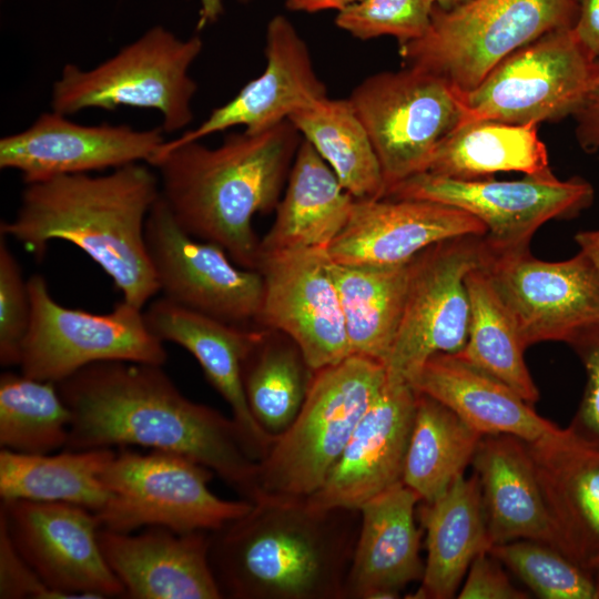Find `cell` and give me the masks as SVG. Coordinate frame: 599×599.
<instances>
[{
  "label": "cell",
  "mask_w": 599,
  "mask_h": 599,
  "mask_svg": "<svg viewBox=\"0 0 599 599\" xmlns=\"http://www.w3.org/2000/svg\"><path fill=\"white\" fill-rule=\"evenodd\" d=\"M71 413L70 450L141 446L211 469L243 499L260 498L258 463L233 418L185 397L160 365L104 361L57 383Z\"/></svg>",
  "instance_id": "6da1fadb"
},
{
  "label": "cell",
  "mask_w": 599,
  "mask_h": 599,
  "mask_svg": "<svg viewBox=\"0 0 599 599\" xmlns=\"http://www.w3.org/2000/svg\"><path fill=\"white\" fill-rule=\"evenodd\" d=\"M302 140L286 120L260 132H232L215 148L163 143L148 164L158 170L161 196L186 233L256 271L260 240L252 220L275 211Z\"/></svg>",
  "instance_id": "7a4b0ae2"
},
{
  "label": "cell",
  "mask_w": 599,
  "mask_h": 599,
  "mask_svg": "<svg viewBox=\"0 0 599 599\" xmlns=\"http://www.w3.org/2000/svg\"><path fill=\"white\" fill-rule=\"evenodd\" d=\"M160 195L159 175L144 162L104 175H58L26 184L0 232L38 257L52 241L75 245L122 300L142 309L160 292L145 244L146 219Z\"/></svg>",
  "instance_id": "3957f363"
},
{
  "label": "cell",
  "mask_w": 599,
  "mask_h": 599,
  "mask_svg": "<svg viewBox=\"0 0 599 599\" xmlns=\"http://www.w3.org/2000/svg\"><path fill=\"white\" fill-rule=\"evenodd\" d=\"M359 509L262 498L210 531L209 560L222 598L344 599Z\"/></svg>",
  "instance_id": "277c9868"
},
{
  "label": "cell",
  "mask_w": 599,
  "mask_h": 599,
  "mask_svg": "<svg viewBox=\"0 0 599 599\" xmlns=\"http://www.w3.org/2000/svg\"><path fill=\"white\" fill-rule=\"evenodd\" d=\"M386 378L384 363L357 354L315 370L297 416L258 461V500L315 494Z\"/></svg>",
  "instance_id": "5b68a950"
},
{
  "label": "cell",
  "mask_w": 599,
  "mask_h": 599,
  "mask_svg": "<svg viewBox=\"0 0 599 599\" xmlns=\"http://www.w3.org/2000/svg\"><path fill=\"white\" fill-rule=\"evenodd\" d=\"M202 50L199 35L184 40L153 27L90 70L65 64L52 88V111L71 115L91 108L153 109L161 113L165 133L180 131L194 118L197 84L189 71Z\"/></svg>",
  "instance_id": "8992f818"
},
{
  "label": "cell",
  "mask_w": 599,
  "mask_h": 599,
  "mask_svg": "<svg viewBox=\"0 0 599 599\" xmlns=\"http://www.w3.org/2000/svg\"><path fill=\"white\" fill-rule=\"evenodd\" d=\"M577 12L576 0H469L450 10L436 4L426 33L398 51L405 67L470 90L516 50L573 28Z\"/></svg>",
  "instance_id": "52a82bcc"
},
{
  "label": "cell",
  "mask_w": 599,
  "mask_h": 599,
  "mask_svg": "<svg viewBox=\"0 0 599 599\" xmlns=\"http://www.w3.org/2000/svg\"><path fill=\"white\" fill-rule=\"evenodd\" d=\"M214 473L179 454L152 450L115 453L101 474L111 493L106 507L95 514L100 527L132 532L164 527L176 532L213 531L251 510L253 502L225 500L209 483Z\"/></svg>",
  "instance_id": "ba28073f"
},
{
  "label": "cell",
  "mask_w": 599,
  "mask_h": 599,
  "mask_svg": "<svg viewBox=\"0 0 599 599\" xmlns=\"http://www.w3.org/2000/svg\"><path fill=\"white\" fill-rule=\"evenodd\" d=\"M28 284L31 321L21 349L22 374L57 384L98 362H166L164 342L149 328L141 308L122 300L109 313H91L58 303L39 274Z\"/></svg>",
  "instance_id": "9c48e42d"
},
{
  "label": "cell",
  "mask_w": 599,
  "mask_h": 599,
  "mask_svg": "<svg viewBox=\"0 0 599 599\" xmlns=\"http://www.w3.org/2000/svg\"><path fill=\"white\" fill-rule=\"evenodd\" d=\"M595 63L573 28L548 32L500 61L477 87H454L460 110L457 128L483 120L538 125L572 116Z\"/></svg>",
  "instance_id": "30bf717a"
},
{
  "label": "cell",
  "mask_w": 599,
  "mask_h": 599,
  "mask_svg": "<svg viewBox=\"0 0 599 599\" xmlns=\"http://www.w3.org/2000/svg\"><path fill=\"white\" fill-rule=\"evenodd\" d=\"M347 99L372 141L385 193L426 172L436 146L460 119L455 88L415 67L372 74Z\"/></svg>",
  "instance_id": "8fae6325"
},
{
  "label": "cell",
  "mask_w": 599,
  "mask_h": 599,
  "mask_svg": "<svg viewBox=\"0 0 599 599\" xmlns=\"http://www.w3.org/2000/svg\"><path fill=\"white\" fill-rule=\"evenodd\" d=\"M383 197L460 209L486 226L481 236L486 252L501 254L528 250L536 231L548 221L578 216L593 203L595 190L581 177L559 180L552 171L514 181H468L424 172L395 184Z\"/></svg>",
  "instance_id": "7c38bea8"
},
{
  "label": "cell",
  "mask_w": 599,
  "mask_h": 599,
  "mask_svg": "<svg viewBox=\"0 0 599 599\" xmlns=\"http://www.w3.org/2000/svg\"><path fill=\"white\" fill-rule=\"evenodd\" d=\"M481 236H460L422 251L409 263V281L398 331L385 364L387 377L410 384L435 354H457L468 338V273L481 267Z\"/></svg>",
  "instance_id": "4fadbf2b"
},
{
  "label": "cell",
  "mask_w": 599,
  "mask_h": 599,
  "mask_svg": "<svg viewBox=\"0 0 599 599\" xmlns=\"http://www.w3.org/2000/svg\"><path fill=\"white\" fill-rule=\"evenodd\" d=\"M145 244L163 297L226 324L256 326L261 273L235 264L220 245L186 233L161 195L146 219Z\"/></svg>",
  "instance_id": "5bb4252c"
},
{
  "label": "cell",
  "mask_w": 599,
  "mask_h": 599,
  "mask_svg": "<svg viewBox=\"0 0 599 599\" xmlns=\"http://www.w3.org/2000/svg\"><path fill=\"white\" fill-rule=\"evenodd\" d=\"M481 268L526 348L547 341L570 345L599 324V271L581 251L565 261L547 262L534 257L529 248L501 254L485 250Z\"/></svg>",
  "instance_id": "9a60e30c"
},
{
  "label": "cell",
  "mask_w": 599,
  "mask_h": 599,
  "mask_svg": "<svg viewBox=\"0 0 599 599\" xmlns=\"http://www.w3.org/2000/svg\"><path fill=\"white\" fill-rule=\"evenodd\" d=\"M0 524L20 556L63 599L125 596L102 554L94 512L67 502L1 499Z\"/></svg>",
  "instance_id": "2e32d148"
},
{
  "label": "cell",
  "mask_w": 599,
  "mask_h": 599,
  "mask_svg": "<svg viewBox=\"0 0 599 599\" xmlns=\"http://www.w3.org/2000/svg\"><path fill=\"white\" fill-rule=\"evenodd\" d=\"M263 297L256 327L288 336L317 370L352 355L327 250L260 253Z\"/></svg>",
  "instance_id": "e0dca14e"
},
{
  "label": "cell",
  "mask_w": 599,
  "mask_h": 599,
  "mask_svg": "<svg viewBox=\"0 0 599 599\" xmlns=\"http://www.w3.org/2000/svg\"><path fill=\"white\" fill-rule=\"evenodd\" d=\"M55 111L26 130L1 138L0 167L18 171L26 184L58 175L118 169L149 161L166 141L162 126L82 125Z\"/></svg>",
  "instance_id": "ac0fdd59"
},
{
  "label": "cell",
  "mask_w": 599,
  "mask_h": 599,
  "mask_svg": "<svg viewBox=\"0 0 599 599\" xmlns=\"http://www.w3.org/2000/svg\"><path fill=\"white\" fill-rule=\"evenodd\" d=\"M416 399L417 392L408 382L387 377L323 486L307 502L317 508L359 509L402 481Z\"/></svg>",
  "instance_id": "d6986e66"
},
{
  "label": "cell",
  "mask_w": 599,
  "mask_h": 599,
  "mask_svg": "<svg viewBox=\"0 0 599 599\" xmlns=\"http://www.w3.org/2000/svg\"><path fill=\"white\" fill-rule=\"evenodd\" d=\"M485 234L478 219L446 204L417 199L355 200L327 253L341 264L400 265L438 242Z\"/></svg>",
  "instance_id": "ffe728a7"
},
{
  "label": "cell",
  "mask_w": 599,
  "mask_h": 599,
  "mask_svg": "<svg viewBox=\"0 0 599 599\" xmlns=\"http://www.w3.org/2000/svg\"><path fill=\"white\" fill-rule=\"evenodd\" d=\"M264 53L266 65L258 77L232 100L214 109L199 126L166 140L164 145L201 141L234 126L260 132L327 97L306 42L286 17L278 14L268 22Z\"/></svg>",
  "instance_id": "44dd1931"
},
{
  "label": "cell",
  "mask_w": 599,
  "mask_h": 599,
  "mask_svg": "<svg viewBox=\"0 0 599 599\" xmlns=\"http://www.w3.org/2000/svg\"><path fill=\"white\" fill-rule=\"evenodd\" d=\"M98 539L129 598H222L209 560L210 531L148 527L133 535L100 527Z\"/></svg>",
  "instance_id": "7402d4cb"
},
{
  "label": "cell",
  "mask_w": 599,
  "mask_h": 599,
  "mask_svg": "<svg viewBox=\"0 0 599 599\" xmlns=\"http://www.w3.org/2000/svg\"><path fill=\"white\" fill-rule=\"evenodd\" d=\"M527 444L559 550L599 570V450L559 427Z\"/></svg>",
  "instance_id": "603a6c76"
},
{
  "label": "cell",
  "mask_w": 599,
  "mask_h": 599,
  "mask_svg": "<svg viewBox=\"0 0 599 599\" xmlns=\"http://www.w3.org/2000/svg\"><path fill=\"white\" fill-rule=\"evenodd\" d=\"M144 318L162 342H172L189 351L205 377L229 404L247 451L257 463L270 449L274 437L266 434L252 416L243 386V361L258 327H240L191 311L172 301L152 300Z\"/></svg>",
  "instance_id": "cb8c5ba5"
},
{
  "label": "cell",
  "mask_w": 599,
  "mask_h": 599,
  "mask_svg": "<svg viewBox=\"0 0 599 599\" xmlns=\"http://www.w3.org/2000/svg\"><path fill=\"white\" fill-rule=\"evenodd\" d=\"M419 496L403 481L359 507L361 526L344 599L398 598L425 569L415 522Z\"/></svg>",
  "instance_id": "d4e9b609"
},
{
  "label": "cell",
  "mask_w": 599,
  "mask_h": 599,
  "mask_svg": "<svg viewBox=\"0 0 599 599\" xmlns=\"http://www.w3.org/2000/svg\"><path fill=\"white\" fill-rule=\"evenodd\" d=\"M471 464L493 546L529 539L559 550L527 441L509 434L484 435Z\"/></svg>",
  "instance_id": "484cf974"
},
{
  "label": "cell",
  "mask_w": 599,
  "mask_h": 599,
  "mask_svg": "<svg viewBox=\"0 0 599 599\" xmlns=\"http://www.w3.org/2000/svg\"><path fill=\"white\" fill-rule=\"evenodd\" d=\"M410 385L449 407L483 435L509 434L532 443L558 428L509 386L455 354L429 357Z\"/></svg>",
  "instance_id": "4316f807"
},
{
  "label": "cell",
  "mask_w": 599,
  "mask_h": 599,
  "mask_svg": "<svg viewBox=\"0 0 599 599\" xmlns=\"http://www.w3.org/2000/svg\"><path fill=\"white\" fill-rule=\"evenodd\" d=\"M417 512L426 531L427 559L412 598H454L473 560L493 547L477 475L459 476L435 500L420 501Z\"/></svg>",
  "instance_id": "83f0119b"
},
{
  "label": "cell",
  "mask_w": 599,
  "mask_h": 599,
  "mask_svg": "<svg viewBox=\"0 0 599 599\" xmlns=\"http://www.w3.org/2000/svg\"><path fill=\"white\" fill-rule=\"evenodd\" d=\"M355 199L313 145L302 140L275 220L260 240V253L328 250L346 225Z\"/></svg>",
  "instance_id": "f1b7e54d"
},
{
  "label": "cell",
  "mask_w": 599,
  "mask_h": 599,
  "mask_svg": "<svg viewBox=\"0 0 599 599\" xmlns=\"http://www.w3.org/2000/svg\"><path fill=\"white\" fill-rule=\"evenodd\" d=\"M115 453L111 448L50 454L0 451L1 499L67 502L94 514L111 499L101 474Z\"/></svg>",
  "instance_id": "f546056e"
},
{
  "label": "cell",
  "mask_w": 599,
  "mask_h": 599,
  "mask_svg": "<svg viewBox=\"0 0 599 599\" xmlns=\"http://www.w3.org/2000/svg\"><path fill=\"white\" fill-rule=\"evenodd\" d=\"M507 171H551L537 124L483 120L456 128L436 146L426 172L470 181Z\"/></svg>",
  "instance_id": "4dcf8cb0"
},
{
  "label": "cell",
  "mask_w": 599,
  "mask_h": 599,
  "mask_svg": "<svg viewBox=\"0 0 599 599\" xmlns=\"http://www.w3.org/2000/svg\"><path fill=\"white\" fill-rule=\"evenodd\" d=\"M409 263L352 265L331 260L352 354L386 364L405 306Z\"/></svg>",
  "instance_id": "1f68e13d"
},
{
  "label": "cell",
  "mask_w": 599,
  "mask_h": 599,
  "mask_svg": "<svg viewBox=\"0 0 599 599\" xmlns=\"http://www.w3.org/2000/svg\"><path fill=\"white\" fill-rule=\"evenodd\" d=\"M483 436L449 407L417 392L402 481L420 501L435 500L464 475Z\"/></svg>",
  "instance_id": "d6a6232c"
},
{
  "label": "cell",
  "mask_w": 599,
  "mask_h": 599,
  "mask_svg": "<svg viewBox=\"0 0 599 599\" xmlns=\"http://www.w3.org/2000/svg\"><path fill=\"white\" fill-rule=\"evenodd\" d=\"M314 372L288 336L258 327L244 357L242 376L250 412L266 434L275 438L292 424Z\"/></svg>",
  "instance_id": "836d02e7"
},
{
  "label": "cell",
  "mask_w": 599,
  "mask_h": 599,
  "mask_svg": "<svg viewBox=\"0 0 599 599\" xmlns=\"http://www.w3.org/2000/svg\"><path fill=\"white\" fill-rule=\"evenodd\" d=\"M355 200L380 199L385 183L366 129L348 99L319 100L288 119Z\"/></svg>",
  "instance_id": "e575fe53"
},
{
  "label": "cell",
  "mask_w": 599,
  "mask_h": 599,
  "mask_svg": "<svg viewBox=\"0 0 599 599\" xmlns=\"http://www.w3.org/2000/svg\"><path fill=\"white\" fill-rule=\"evenodd\" d=\"M466 285L470 301L468 338L455 355L535 404L539 392L527 368L526 347L510 313L481 267L468 273Z\"/></svg>",
  "instance_id": "d590c367"
},
{
  "label": "cell",
  "mask_w": 599,
  "mask_h": 599,
  "mask_svg": "<svg viewBox=\"0 0 599 599\" xmlns=\"http://www.w3.org/2000/svg\"><path fill=\"white\" fill-rule=\"evenodd\" d=\"M71 413L57 384L24 374L0 376V445L20 454L65 447Z\"/></svg>",
  "instance_id": "8d00e7d4"
},
{
  "label": "cell",
  "mask_w": 599,
  "mask_h": 599,
  "mask_svg": "<svg viewBox=\"0 0 599 599\" xmlns=\"http://www.w3.org/2000/svg\"><path fill=\"white\" fill-rule=\"evenodd\" d=\"M544 599H599V570L586 569L557 548L519 539L489 550Z\"/></svg>",
  "instance_id": "74e56055"
},
{
  "label": "cell",
  "mask_w": 599,
  "mask_h": 599,
  "mask_svg": "<svg viewBox=\"0 0 599 599\" xmlns=\"http://www.w3.org/2000/svg\"><path fill=\"white\" fill-rule=\"evenodd\" d=\"M436 0H361L338 12L335 23L356 39L390 35L399 44L422 38Z\"/></svg>",
  "instance_id": "f35d334b"
},
{
  "label": "cell",
  "mask_w": 599,
  "mask_h": 599,
  "mask_svg": "<svg viewBox=\"0 0 599 599\" xmlns=\"http://www.w3.org/2000/svg\"><path fill=\"white\" fill-rule=\"evenodd\" d=\"M31 321V297L28 280L8 246L0 238V363L19 365L21 349Z\"/></svg>",
  "instance_id": "ab89813d"
},
{
  "label": "cell",
  "mask_w": 599,
  "mask_h": 599,
  "mask_svg": "<svg viewBox=\"0 0 599 599\" xmlns=\"http://www.w3.org/2000/svg\"><path fill=\"white\" fill-rule=\"evenodd\" d=\"M569 346L585 368L586 385L567 430L580 443L599 450V324L583 331Z\"/></svg>",
  "instance_id": "60d3db41"
},
{
  "label": "cell",
  "mask_w": 599,
  "mask_h": 599,
  "mask_svg": "<svg viewBox=\"0 0 599 599\" xmlns=\"http://www.w3.org/2000/svg\"><path fill=\"white\" fill-rule=\"evenodd\" d=\"M0 598L63 599L20 556L0 524Z\"/></svg>",
  "instance_id": "b9f144b4"
},
{
  "label": "cell",
  "mask_w": 599,
  "mask_h": 599,
  "mask_svg": "<svg viewBox=\"0 0 599 599\" xmlns=\"http://www.w3.org/2000/svg\"><path fill=\"white\" fill-rule=\"evenodd\" d=\"M502 562L490 551L479 554L471 562L461 589L460 599H526L527 591L514 586Z\"/></svg>",
  "instance_id": "7bdbcfd3"
},
{
  "label": "cell",
  "mask_w": 599,
  "mask_h": 599,
  "mask_svg": "<svg viewBox=\"0 0 599 599\" xmlns=\"http://www.w3.org/2000/svg\"><path fill=\"white\" fill-rule=\"evenodd\" d=\"M572 118L581 149L588 153H599V62L595 63L589 88Z\"/></svg>",
  "instance_id": "ee69618b"
},
{
  "label": "cell",
  "mask_w": 599,
  "mask_h": 599,
  "mask_svg": "<svg viewBox=\"0 0 599 599\" xmlns=\"http://www.w3.org/2000/svg\"><path fill=\"white\" fill-rule=\"evenodd\" d=\"M578 12L573 31L589 57L599 62V0H576Z\"/></svg>",
  "instance_id": "f6af8a7d"
},
{
  "label": "cell",
  "mask_w": 599,
  "mask_h": 599,
  "mask_svg": "<svg viewBox=\"0 0 599 599\" xmlns=\"http://www.w3.org/2000/svg\"><path fill=\"white\" fill-rule=\"evenodd\" d=\"M361 0H285V6L292 11L319 12L323 10H337L338 12Z\"/></svg>",
  "instance_id": "bcb514c9"
},
{
  "label": "cell",
  "mask_w": 599,
  "mask_h": 599,
  "mask_svg": "<svg viewBox=\"0 0 599 599\" xmlns=\"http://www.w3.org/2000/svg\"><path fill=\"white\" fill-rule=\"evenodd\" d=\"M573 238L579 251L583 252L599 271V230L580 231Z\"/></svg>",
  "instance_id": "7dc6e473"
},
{
  "label": "cell",
  "mask_w": 599,
  "mask_h": 599,
  "mask_svg": "<svg viewBox=\"0 0 599 599\" xmlns=\"http://www.w3.org/2000/svg\"><path fill=\"white\" fill-rule=\"evenodd\" d=\"M200 19L197 22V29H202L206 24L215 22L223 12L222 0H199ZM241 2H248L250 0H240Z\"/></svg>",
  "instance_id": "c3c4849f"
},
{
  "label": "cell",
  "mask_w": 599,
  "mask_h": 599,
  "mask_svg": "<svg viewBox=\"0 0 599 599\" xmlns=\"http://www.w3.org/2000/svg\"><path fill=\"white\" fill-rule=\"evenodd\" d=\"M467 1L469 0H436V4L444 10H450L466 3Z\"/></svg>",
  "instance_id": "681fc988"
}]
</instances>
